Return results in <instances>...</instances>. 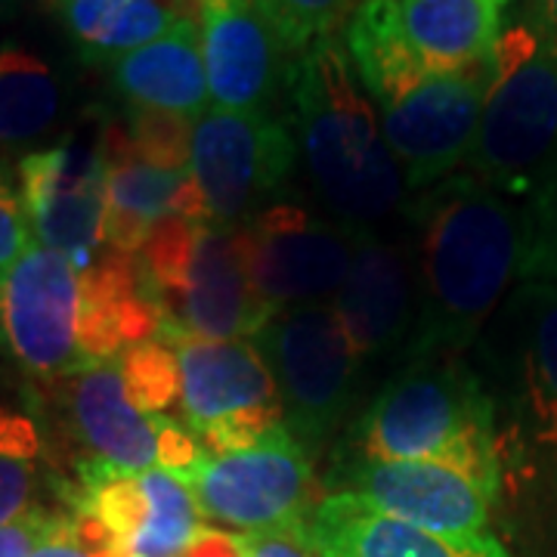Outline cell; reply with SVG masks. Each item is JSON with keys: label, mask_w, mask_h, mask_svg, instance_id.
I'll return each instance as SVG.
<instances>
[{"label": "cell", "mask_w": 557, "mask_h": 557, "mask_svg": "<svg viewBox=\"0 0 557 557\" xmlns=\"http://www.w3.org/2000/svg\"><path fill=\"white\" fill-rule=\"evenodd\" d=\"M347 453L443 465L493 498L502 490L496 399L458 357L406 362L359 418Z\"/></svg>", "instance_id": "obj_3"}, {"label": "cell", "mask_w": 557, "mask_h": 557, "mask_svg": "<svg viewBox=\"0 0 557 557\" xmlns=\"http://www.w3.org/2000/svg\"><path fill=\"white\" fill-rule=\"evenodd\" d=\"M298 139L263 109H208L193 127L189 174L199 183L208 218L236 230L270 208L298 161Z\"/></svg>", "instance_id": "obj_7"}, {"label": "cell", "mask_w": 557, "mask_h": 557, "mask_svg": "<svg viewBox=\"0 0 557 557\" xmlns=\"http://www.w3.org/2000/svg\"><path fill=\"white\" fill-rule=\"evenodd\" d=\"M112 84L134 109L177 112L199 119L208 112V75L199 22H180L174 32L112 62Z\"/></svg>", "instance_id": "obj_22"}, {"label": "cell", "mask_w": 557, "mask_h": 557, "mask_svg": "<svg viewBox=\"0 0 557 557\" xmlns=\"http://www.w3.org/2000/svg\"><path fill=\"white\" fill-rule=\"evenodd\" d=\"M62 16L81 47L119 60L199 16V0H65Z\"/></svg>", "instance_id": "obj_23"}, {"label": "cell", "mask_w": 557, "mask_h": 557, "mask_svg": "<svg viewBox=\"0 0 557 557\" xmlns=\"http://www.w3.org/2000/svg\"><path fill=\"white\" fill-rule=\"evenodd\" d=\"M106 156V248L137 258L152 226L161 218L174 214L180 189L189 180V171H161L139 156L131 137L119 127L102 131Z\"/></svg>", "instance_id": "obj_21"}, {"label": "cell", "mask_w": 557, "mask_h": 557, "mask_svg": "<svg viewBox=\"0 0 557 557\" xmlns=\"http://www.w3.org/2000/svg\"><path fill=\"white\" fill-rule=\"evenodd\" d=\"M329 486L350 493L375 511L443 536L486 533L496 498L474 480L428 461H381L347 453L332 468Z\"/></svg>", "instance_id": "obj_13"}, {"label": "cell", "mask_w": 557, "mask_h": 557, "mask_svg": "<svg viewBox=\"0 0 557 557\" xmlns=\"http://www.w3.org/2000/svg\"><path fill=\"white\" fill-rule=\"evenodd\" d=\"M180 557H248V552L242 545V536L223 533V530H211V527H201Z\"/></svg>", "instance_id": "obj_36"}, {"label": "cell", "mask_w": 557, "mask_h": 557, "mask_svg": "<svg viewBox=\"0 0 557 557\" xmlns=\"http://www.w3.org/2000/svg\"><path fill=\"white\" fill-rule=\"evenodd\" d=\"M332 310L359 362L397 347L416 325V282L406 258L372 230H357L354 260Z\"/></svg>", "instance_id": "obj_17"}, {"label": "cell", "mask_w": 557, "mask_h": 557, "mask_svg": "<svg viewBox=\"0 0 557 557\" xmlns=\"http://www.w3.org/2000/svg\"><path fill=\"white\" fill-rule=\"evenodd\" d=\"M180 406L208 456L255 446L282 424L276 379L255 341L177 344Z\"/></svg>", "instance_id": "obj_8"}, {"label": "cell", "mask_w": 557, "mask_h": 557, "mask_svg": "<svg viewBox=\"0 0 557 557\" xmlns=\"http://www.w3.org/2000/svg\"><path fill=\"white\" fill-rule=\"evenodd\" d=\"M344 40L350 69L379 106L424 81L399 35L397 0H362L347 22Z\"/></svg>", "instance_id": "obj_24"}, {"label": "cell", "mask_w": 557, "mask_h": 557, "mask_svg": "<svg viewBox=\"0 0 557 557\" xmlns=\"http://www.w3.org/2000/svg\"><path fill=\"white\" fill-rule=\"evenodd\" d=\"M10 7V0H0V16H3V10Z\"/></svg>", "instance_id": "obj_39"}, {"label": "cell", "mask_w": 557, "mask_h": 557, "mask_svg": "<svg viewBox=\"0 0 557 557\" xmlns=\"http://www.w3.org/2000/svg\"><path fill=\"white\" fill-rule=\"evenodd\" d=\"M416 325L406 362L458 357L520 282L527 208L478 177H449L418 205Z\"/></svg>", "instance_id": "obj_1"}, {"label": "cell", "mask_w": 557, "mask_h": 557, "mask_svg": "<svg viewBox=\"0 0 557 557\" xmlns=\"http://www.w3.org/2000/svg\"><path fill=\"white\" fill-rule=\"evenodd\" d=\"M57 3H65V0H57Z\"/></svg>", "instance_id": "obj_41"}, {"label": "cell", "mask_w": 557, "mask_h": 557, "mask_svg": "<svg viewBox=\"0 0 557 557\" xmlns=\"http://www.w3.org/2000/svg\"><path fill=\"white\" fill-rule=\"evenodd\" d=\"M57 511H44L35 508L25 518L13 520L7 527H0V557H32L44 539L50 536V530L57 527Z\"/></svg>", "instance_id": "obj_34"}, {"label": "cell", "mask_w": 557, "mask_h": 557, "mask_svg": "<svg viewBox=\"0 0 557 557\" xmlns=\"http://www.w3.org/2000/svg\"><path fill=\"white\" fill-rule=\"evenodd\" d=\"M121 379L127 397L134 399L139 412L161 416L168 406L180 399V359L161 338L137 344L121 354Z\"/></svg>", "instance_id": "obj_28"}, {"label": "cell", "mask_w": 557, "mask_h": 557, "mask_svg": "<svg viewBox=\"0 0 557 557\" xmlns=\"http://www.w3.org/2000/svg\"><path fill=\"white\" fill-rule=\"evenodd\" d=\"M199 35L214 109L251 112L282 78V40L251 0H199Z\"/></svg>", "instance_id": "obj_16"}, {"label": "cell", "mask_w": 557, "mask_h": 557, "mask_svg": "<svg viewBox=\"0 0 557 557\" xmlns=\"http://www.w3.org/2000/svg\"><path fill=\"white\" fill-rule=\"evenodd\" d=\"M40 434L25 416L0 412V527L25 518L38 486Z\"/></svg>", "instance_id": "obj_27"}, {"label": "cell", "mask_w": 557, "mask_h": 557, "mask_svg": "<svg viewBox=\"0 0 557 557\" xmlns=\"http://www.w3.org/2000/svg\"><path fill=\"white\" fill-rule=\"evenodd\" d=\"M496 325L515 434L523 449L557 461V285L520 278Z\"/></svg>", "instance_id": "obj_11"}, {"label": "cell", "mask_w": 557, "mask_h": 557, "mask_svg": "<svg viewBox=\"0 0 557 557\" xmlns=\"http://www.w3.org/2000/svg\"><path fill=\"white\" fill-rule=\"evenodd\" d=\"M161 335V310L146 292L137 260L112 248L81 270L78 357L81 369L112 362L124 350Z\"/></svg>", "instance_id": "obj_18"}, {"label": "cell", "mask_w": 557, "mask_h": 557, "mask_svg": "<svg viewBox=\"0 0 557 557\" xmlns=\"http://www.w3.org/2000/svg\"><path fill=\"white\" fill-rule=\"evenodd\" d=\"M139 483L149 511L137 536L124 545L121 557H180L201 530V511L193 490L159 468L143 471Z\"/></svg>", "instance_id": "obj_26"}, {"label": "cell", "mask_w": 557, "mask_h": 557, "mask_svg": "<svg viewBox=\"0 0 557 557\" xmlns=\"http://www.w3.org/2000/svg\"><path fill=\"white\" fill-rule=\"evenodd\" d=\"M498 3H508V0H498Z\"/></svg>", "instance_id": "obj_40"}, {"label": "cell", "mask_w": 557, "mask_h": 557, "mask_svg": "<svg viewBox=\"0 0 557 557\" xmlns=\"http://www.w3.org/2000/svg\"><path fill=\"white\" fill-rule=\"evenodd\" d=\"M72 431L102 461L124 474H143L156 468V428L152 416L139 412L121 379L119 366L97 362L78 369L69 384Z\"/></svg>", "instance_id": "obj_19"}, {"label": "cell", "mask_w": 557, "mask_h": 557, "mask_svg": "<svg viewBox=\"0 0 557 557\" xmlns=\"http://www.w3.org/2000/svg\"><path fill=\"white\" fill-rule=\"evenodd\" d=\"M255 344L276 379L282 424L307 453L338 431L354 399L359 359L332 307L278 310Z\"/></svg>", "instance_id": "obj_5"}, {"label": "cell", "mask_w": 557, "mask_h": 557, "mask_svg": "<svg viewBox=\"0 0 557 557\" xmlns=\"http://www.w3.org/2000/svg\"><path fill=\"white\" fill-rule=\"evenodd\" d=\"M276 317L255 295L242 263L236 230L199 223L196 251L180 300L161 319V341H242Z\"/></svg>", "instance_id": "obj_14"}, {"label": "cell", "mask_w": 557, "mask_h": 557, "mask_svg": "<svg viewBox=\"0 0 557 557\" xmlns=\"http://www.w3.org/2000/svg\"><path fill=\"white\" fill-rule=\"evenodd\" d=\"M520 278L557 285V174L527 205V255Z\"/></svg>", "instance_id": "obj_31"}, {"label": "cell", "mask_w": 557, "mask_h": 557, "mask_svg": "<svg viewBox=\"0 0 557 557\" xmlns=\"http://www.w3.org/2000/svg\"><path fill=\"white\" fill-rule=\"evenodd\" d=\"M81 270L32 242L0 288V332L35 379L78 372Z\"/></svg>", "instance_id": "obj_12"}, {"label": "cell", "mask_w": 557, "mask_h": 557, "mask_svg": "<svg viewBox=\"0 0 557 557\" xmlns=\"http://www.w3.org/2000/svg\"><path fill=\"white\" fill-rule=\"evenodd\" d=\"M298 542L317 557H511L490 533L443 536L387 518L350 493H329L300 523Z\"/></svg>", "instance_id": "obj_15"}, {"label": "cell", "mask_w": 557, "mask_h": 557, "mask_svg": "<svg viewBox=\"0 0 557 557\" xmlns=\"http://www.w3.org/2000/svg\"><path fill=\"white\" fill-rule=\"evenodd\" d=\"M236 245L255 295L278 313L338 295L354 260L357 230L278 201L236 226Z\"/></svg>", "instance_id": "obj_9"}, {"label": "cell", "mask_w": 557, "mask_h": 557, "mask_svg": "<svg viewBox=\"0 0 557 557\" xmlns=\"http://www.w3.org/2000/svg\"><path fill=\"white\" fill-rule=\"evenodd\" d=\"M152 428H156V449H159L156 468L159 471H168L174 478H186L196 471L201 458L208 456L199 434L177 418L152 416Z\"/></svg>", "instance_id": "obj_32"}, {"label": "cell", "mask_w": 557, "mask_h": 557, "mask_svg": "<svg viewBox=\"0 0 557 557\" xmlns=\"http://www.w3.org/2000/svg\"><path fill=\"white\" fill-rule=\"evenodd\" d=\"M251 3L276 32L282 47L295 53H304L317 40L332 38V32L350 13V0H251Z\"/></svg>", "instance_id": "obj_29"}, {"label": "cell", "mask_w": 557, "mask_h": 557, "mask_svg": "<svg viewBox=\"0 0 557 557\" xmlns=\"http://www.w3.org/2000/svg\"><path fill=\"white\" fill-rule=\"evenodd\" d=\"M32 557H112L109 552H102L97 545H90L87 539L81 536L75 530V520H72V511L65 515L62 511L57 518V527L50 530V536L40 542Z\"/></svg>", "instance_id": "obj_35"}, {"label": "cell", "mask_w": 557, "mask_h": 557, "mask_svg": "<svg viewBox=\"0 0 557 557\" xmlns=\"http://www.w3.org/2000/svg\"><path fill=\"white\" fill-rule=\"evenodd\" d=\"M28 245H32V236H28V218H25L22 199L0 174V288Z\"/></svg>", "instance_id": "obj_33"}, {"label": "cell", "mask_w": 557, "mask_h": 557, "mask_svg": "<svg viewBox=\"0 0 557 557\" xmlns=\"http://www.w3.org/2000/svg\"><path fill=\"white\" fill-rule=\"evenodd\" d=\"M486 90L490 60L468 72L418 81L403 97L379 106L381 131L409 193L437 186L468 159Z\"/></svg>", "instance_id": "obj_10"}, {"label": "cell", "mask_w": 557, "mask_h": 557, "mask_svg": "<svg viewBox=\"0 0 557 557\" xmlns=\"http://www.w3.org/2000/svg\"><path fill=\"white\" fill-rule=\"evenodd\" d=\"M248 557H317L304 542L282 533H242Z\"/></svg>", "instance_id": "obj_37"}, {"label": "cell", "mask_w": 557, "mask_h": 557, "mask_svg": "<svg viewBox=\"0 0 557 557\" xmlns=\"http://www.w3.org/2000/svg\"><path fill=\"white\" fill-rule=\"evenodd\" d=\"M498 0H397V25L424 78L456 75L490 60L498 35Z\"/></svg>", "instance_id": "obj_20"}, {"label": "cell", "mask_w": 557, "mask_h": 557, "mask_svg": "<svg viewBox=\"0 0 557 557\" xmlns=\"http://www.w3.org/2000/svg\"><path fill=\"white\" fill-rule=\"evenodd\" d=\"M196 496L201 518L220 520L245 533H282L298 539L313 498L310 453L288 434L273 428L255 446L205 456L193 474L180 478Z\"/></svg>", "instance_id": "obj_6"}, {"label": "cell", "mask_w": 557, "mask_h": 557, "mask_svg": "<svg viewBox=\"0 0 557 557\" xmlns=\"http://www.w3.org/2000/svg\"><path fill=\"white\" fill-rule=\"evenodd\" d=\"M471 177L498 193H539L557 174V44L539 25H511L490 53V90Z\"/></svg>", "instance_id": "obj_4"}, {"label": "cell", "mask_w": 557, "mask_h": 557, "mask_svg": "<svg viewBox=\"0 0 557 557\" xmlns=\"http://www.w3.org/2000/svg\"><path fill=\"white\" fill-rule=\"evenodd\" d=\"M53 69L16 44L0 47V146L40 137L60 115Z\"/></svg>", "instance_id": "obj_25"}, {"label": "cell", "mask_w": 557, "mask_h": 557, "mask_svg": "<svg viewBox=\"0 0 557 557\" xmlns=\"http://www.w3.org/2000/svg\"><path fill=\"white\" fill-rule=\"evenodd\" d=\"M193 127L196 121L177 112L134 109L127 137L149 164L183 174L189 171V156H193Z\"/></svg>", "instance_id": "obj_30"}, {"label": "cell", "mask_w": 557, "mask_h": 557, "mask_svg": "<svg viewBox=\"0 0 557 557\" xmlns=\"http://www.w3.org/2000/svg\"><path fill=\"white\" fill-rule=\"evenodd\" d=\"M536 25L557 44V0H539Z\"/></svg>", "instance_id": "obj_38"}, {"label": "cell", "mask_w": 557, "mask_h": 557, "mask_svg": "<svg viewBox=\"0 0 557 557\" xmlns=\"http://www.w3.org/2000/svg\"><path fill=\"white\" fill-rule=\"evenodd\" d=\"M295 139L317 193L344 226L369 230L403 205L406 183L375 102L359 90L335 38L317 40L288 69Z\"/></svg>", "instance_id": "obj_2"}]
</instances>
